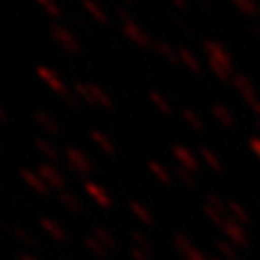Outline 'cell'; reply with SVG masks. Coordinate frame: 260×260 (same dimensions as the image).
<instances>
[{
  "mask_svg": "<svg viewBox=\"0 0 260 260\" xmlns=\"http://www.w3.org/2000/svg\"><path fill=\"white\" fill-rule=\"evenodd\" d=\"M39 176L43 177L45 181H47L48 187H52V189H62L66 183L64 176L56 170V168L48 166V164H43V166H39Z\"/></svg>",
  "mask_w": 260,
  "mask_h": 260,
  "instance_id": "obj_4",
  "label": "cell"
},
{
  "mask_svg": "<svg viewBox=\"0 0 260 260\" xmlns=\"http://www.w3.org/2000/svg\"><path fill=\"white\" fill-rule=\"evenodd\" d=\"M18 260H35V258H33V256H29V254H21Z\"/></svg>",
  "mask_w": 260,
  "mask_h": 260,
  "instance_id": "obj_28",
  "label": "cell"
},
{
  "mask_svg": "<svg viewBox=\"0 0 260 260\" xmlns=\"http://www.w3.org/2000/svg\"><path fill=\"white\" fill-rule=\"evenodd\" d=\"M85 191H87L89 195L93 197L94 201H96V203H99L101 206H110L112 205L110 197L106 195V193H104L101 187L94 185V183H91V181H87V183H85Z\"/></svg>",
  "mask_w": 260,
  "mask_h": 260,
  "instance_id": "obj_10",
  "label": "cell"
},
{
  "mask_svg": "<svg viewBox=\"0 0 260 260\" xmlns=\"http://www.w3.org/2000/svg\"><path fill=\"white\" fill-rule=\"evenodd\" d=\"M0 152H2V147H0Z\"/></svg>",
  "mask_w": 260,
  "mask_h": 260,
  "instance_id": "obj_29",
  "label": "cell"
},
{
  "mask_svg": "<svg viewBox=\"0 0 260 260\" xmlns=\"http://www.w3.org/2000/svg\"><path fill=\"white\" fill-rule=\"evenodd\" d=\"M37 2L43 6V8L47 10L52 18H58V16H60V8L54 4V0H37Z\"/></svg>",
  "mask_w": 260,
  "mask_h": 260,
  "instance_id": "obj_21",
  "label": "cell"
},
{
  "mask_svg": "<svg viewBox=\"0 0 260 260\" xmlns=\"http://www.w3.org/2000/svg\"><path fill=\"white\" fill-rule=\"evenodd\" d=\"M0 121H6V112H4L2 106H0Z\"/></svg>",
  "mask_w": 260,
  "mask_h": 260,
  "instance_id": "obj_27",
  "label": "cell"
},
{
  "mask_svg": "<svg viewBox=\"0 0 260 260\" xmlns=\"http://www.w3.org/2000/svg\"><path fill=\"white\" fill-rule=\"evenodd\" d=\"M123 31L127 33V37L131 39V41H135L137 45H141V47H147L150 41H149V35L143 31V29H139L135 23H125V27H123Z\"/></svg>",
  "mask_w": 260,
  "mask_h": 260,
  "instance_id": "obj_9",
  "label": "cell"
},
{
  "mask_svg": "<svg viewBox=\"0 0 260 260\" xmlns=\"http://www.w3.org/2000/svg\"><path fill=\"white\" fill-rule=\"evenodd\" d=\"M154 48H156V50H158V52H160V54H164V56H166L168 60H172L174 64H177V62H179V56H177L176 52L172 50V48L168 47L166 43H156V45H154Z\"/></svg>",
  "mask_w": 260,
  "mask_h": 260,
  "instance_id": "obj_20",
  "label": "cell"
},
{
  "mask_svg": "<svg viewBox=\"0 0 260 260\" xmlns=\"http://www.w3.org/2000/svg\"><path fill=\"white\" fill-rule=\"evenodd\" d=\"M21 177L29 187H33V191H37L41 197H48L50 187L47 185V181L39 176V172H31V170H21Z\"/></svg>",
  "mask_w": 260,
  "mask_h": 260,
  "instance_id": "obj_3",
  "label": "cell"
},
{
  "mask_svg": "<svg viewBox=\"0 0 260 260\" xmlns=\"http://www.w3.org/2000/svg\"><path fill=\"white\" fill-rule=\"evenodd\" d=\"M50 31H52L54 41H58V43L64 47V50H68V52H79V50H81V47H79V43L74 39V35H72L70 31H66L64 27H60L58 23H54V25L50 27Z\"/></svg>",
  "mask_w": 260,
  "mask_h": 260,
  "instance_id": "obj_2",
  "label": "cell"
},
{
  "mask_svg": "<svg viewBox=\"0 0 260 260\" xmlns=\"http://www.w3.org/2000/svg\"><path fill=\"white\" fill-rule=\"evenodd\" d=\"M150 99H152V103L154 104H158V108L164 112V114H170V106H168V103L160 96V94L152 91V93H150Z\"/></svg>",
  "mask_w": 260,
  "mask_h": 260,
  "instance_id": "obj_22",
  "label": "cell"
},
{
  "mask_svg": "<svg viewBox=\"0 0 260 260\" xmlns=\"http://www.w3.org/2000/svg\"><path fill=\"white\" fill-rule=\"evenodd\" d=\"M37 74L41 75V77H43V79H45V81H47V83L50 85L52 89H54L56 93H58L60 96H62V99L70 94V91L66 89L64 81H60V79H58V75H56L54 72H50V70H47V68H39Z\"/></svg>",
  "mask_w": 260,
  "mask_h": 260,
  "instance_id": "obj_6",
  "label": "cell"
},
{
  "mask_svg": "<svg viewBox=\"0 0 260 260\" xmlns=\"http://www.w3.org/2000/svg\"><path fill=\"white\" fill-rule=\"evenodd\" d=\"M60 203H62L70 212H74V214H83L85 212L83 203H81V201H79L72 191H64V193L60 195Z\"/></svg>",
  "mask_w": 260,
  "mask_h": 260,
  "instance_id": "obj_7",
  "label": "cell"
},
{
  "mask_svg": "<svg viewBox=\"0 0 260 260\" xmlns=\"http://www.w3.org/2000/svg\"><path fill=\"white\" fill-rule=\"evenodd\" d=\"M83 6L89 10L91 14H93V18L96 19V21H101L103 25H106V23H108V18H106V14L103 12V8H101L99 4H94L93 0H83Z\"/></svg>",
  "mask_w": 260,
  "mask_h": 260,
  "instance_id": "obj_14",
  "label": "cell"
},
{
  "mask_svg": "<svg viewBox=\"0 0 260 260\" xmlns=\"http://www.w3.org/2000/svg\"><path fill=\"white\" fill-rule=\"evenodd\" d=\"M174 4H176L177 8H181V10H185L187 8V4H185V0H172Z\"/></svg>",
  "mask_w": 260,
  "mask_h": 260,
  "instance_id": "obj_26",
  "label": "cell"
},
{
  "mask_svg": "<svg viewBox=\"0 0 260 260\" xmlns=\"http://www.w3.org/2000/svg\"><path fill=\"white\" fill-rule=\"evenodd\" d=\"M33 118H35V121H37L39 125H41L43 129H47L50 135H60V133H62L60 123H58V121H56L50 114H47V112L37 110L35 114H33Z\"/></svg>",
  "mask_w": 260,
  "mask_h": 260,
  "instance_id": "obj_5",
  "label": "cell"
},
{
  "mask_svg": "<svg viewBox=\"0 0 260 260\" xmlns=\"http://www.w3.org/2000/svg\"><path fill=\"white\" fill-rule=\"evenodd\" d=\"M66 162H68V168L79 176H87L93 172V162L74 147H68L66 150Z\"/></svg>",
  "mask_w": 260,
  "mask_h": 260,
  "instance_id": "obj_1",
  "label": "cell"
},
{
  "mask_svg": "<svg viewBox=\"0 0 260 260\" xmlns=\"http://www.w3.org/2000/svg\"><path fill=\"white\" fill-rule=\"evenodd\" d=\"M91 137H93V141H96V145H99L104 152H108V154H114V152H116L114 145H112V141L108 139L104 133H101V131L94 129V131H91Z\"/></svg>",
  "mask_w": 260,
  "mask_h": 260,
  "instance_id": "obj_13",
  "label": "cell"
},
{
  "mask_svg": "<svg viewBox=\"0 0 260 260\" xmlns=\"http://www.w3.org/2000/svg\"><path fill=\"white\" fill-rule=\"evenodd\" d=\"M181 60H183V62H185V64L189 66L193 72H195V74H199V72H201V66H199V62H197V58L191 54L187 48H181Z\"/></svg>",
  "mask_w": 260,
  "mask_h": 260,
  "instance_id": "obj_19",
  "label": "cell"
},
{
  "mask_svg": "<svg viewBox=\"0 0 260 260\" xmlns=\"http://www.w3.org/2000/svg\"><path fill=\"white\" fill-rule=\"evenodd\" d=\"M89 85H91V91H93V94H94V101H96V104H99V106H104V108H112V99H110V96L104 93L99 85H94V83H89Z\"/></svg>",
  "mask_w": 260,
  "mask_h": 260,
  "instance_id": "obj_16",
  "label": "cell"
},
{
  "mask_svg": "<svg viewBox=\"0 0 260 260\" xmlns=\"http://www.w3.org/2000/svg\"><path fill=\"white\" fill-rule=\"evenodd\" d=\"M12 233L18 237V239H21V241L25 243L27 247H33V249H39L41 245H39V241L35 239V235H31L29 232H25V230H21V228H14L12 230Z\"/></svg>",
  "mask_w": 260,
  "mask_h": 260,
  "instance_id": "obj_17",
  "label": "cell"
},
{
  "mask_svg": "<svg viewBox=\"0 0 260 260\" xmlns=\"http://www.w3.org/2000/svg\"><path fill=\"white\" fill-rule=\"evenodd\" d=\"M74 91L77 93V96H79L81 101H85V103L94 104V106H96L94 94H93V91H91V85H87V83H75L74 85Z\"/></svg>",
  "mask_w": 260,
  "mask_h": 260,
  "instance_id": "obj_12",
  "label": "cell"
},
{
  "mask_svg": "<svg viewBox=\"0 0 260 260\" xmlns=\"http://www.w3.org/2000/svg\"><path fill=\"white\" fill-rule=\"evenodd\" d=\"M41 225L45 228V232L50 233V237H52V239H56V241H60V243L68 241L66 232L54 222V220H50V218H43V220H41Z\"/></svg>",
  "mask_w": 260,
  "mask_h": 260,
  "instance_id": "obj_8",
  "label": "cell"
},
{
  "mask_svg": "<svg viewBox=\"0 0 260 260\" xmlns=\"http://www.w3.org/2000/svg\"><path fill=\"white\" fill-rule=\"evenodd\" d=\"M37 149L45 154V156H48L52 162H60V154H58V150L48 143V141L45 139H37Z\"/></svg>",
  "mask_w": 260,
  "mask_h": 260,
  "instance_id": "obj_15",
  "label": "cell"
},
{
  "mask_svg": "<svg viewBox=\"0 0 260 260\" xmlns=\"http://www.w3.org/2000/svg\"><path fill=\"white\" fill-rule=\"evenodd\" d=\"M185 118L189 121H191V123H193L195 127H201V125H199V120H197L195 116H193V112H191V110H185Z\"/></svg>",
  "mask_w": 260,
  "mask_h": 260,
  "instance_id": "obj_25",
  "label": "cell"
},
{
  "mask_svg": "<svg viewBox=\"0 0 260 260\" xmlns=\"http://www.w3.org/2000/svg\"><path fill=\"white\" fill-rule=\"evenodd\" d=\"M93 237H96V239L103 243L106 249H114V247H116V241H114V237H112V235L106 232V230H103V228H96V230L93 232Z\"/></svg>",
  "mask_w": 260,
  "mask_h": 260,
  "instance_id": "obj_18",
  "label": "cell"
},
{
  "mask_svg": "<svg viewBox=\"0 0 260 260\" xmlns=\"http://www.w3.org/2000/svg\"><path fill=\"white\" fill-rule=\"evenodd\" d=\"M85 247L93 252V254H96L99 258H106V256H108V249H106V247H104L103 243L99 241L96 237H93V235L85 239Z\"/></svg>",
  "mask_w": 260,
  "mask_h": 260,
  "instance_id": "obj_11",
  "label": "cell"
},
{
  "mask_svg": "<svg viewBox=\"0 0 260 260\" xmlns=\"http://www.w3.org/2000/svg\"><path fill=\"white\" fill-rule=\"evenodd\" d=\"M237 4H239L245 12H249V14H254V12H256V6H254L252 0H237Z\"/></svg>",
  "mask_w": 260,
  "mask_h": 260,
  "instance_id": "obj_23",
  "label": "cell"
},
{
  "mask_svg": "<svg viewBox=\"0 0 260 260\" xmlns=\"http://www.w3.org/2000/svg\"><path fill=\"white\" fill-rule=\"evenodd\" d=\"M150 168L154 170V174H156V176L160 177L162 181H168V176H166V174H164V170H162V168L158 166V164H150Z\"/></svg>",
  "mask_w": 260,
  "mask_h": 260,
  "instance_id": "obj_24",
  "label": "cell"
}]
</instances>
